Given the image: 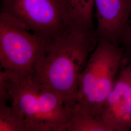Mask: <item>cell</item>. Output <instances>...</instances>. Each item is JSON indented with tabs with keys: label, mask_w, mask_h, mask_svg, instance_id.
Returning <instances> with one entry per match:
<instances>
[{
	"label": "cell",
	"mask_w": 131,
	"mask_h": 131,
	"mask_svg": "<svg viewBox=\"0 0 131 131\" xmlns=\"http://www.w3.org/2000/svg\"><path fill=\"white\" fill-rule=\"evenodd\" d=\"M97 43L95 36L69 32L47 44L34 72L70 106L80 74Z\"/></svg>",
	"instance_id": "cell-1"
},
{
	"label": "cell",
	"mask_w": 131,
	"mask_h": 131,
	"mask_svg": "<svg viewBox=\"0 0 131 131\" xmlns=\"http://www.w3.org/2000/svg\"><path fill=\"white\" fill-rule=\"evenodd\" d=\"M0 82L24 115L27 131H66L70 115L65 101L34 72L15 75L1 70Z\"/></svg>",
	"instance_id": "cell-2"
},
{
	"label": "cell",
	"mask_w": 131,
	"mask_h": 131,
	"mask_svg": "<svg viewBox=\"0 0 131 131\" xmlns=\"http://www.w3.org/2000/svg\"><path fill=\"white\" fill-rule=\"evenodd\" d=\"M123 56L121 46L98 41L80 76L71 109L101 117L103 105L122 67Z\"/></svg>",
	"instance_id": "cell-3"
},
{
	"label": "cell",
	"mask_w": 131,
	"mask_h": 131,
	"mask_svg": "<svg viewBox=\"0 0 131 131\" xmlns=\"http://www.w3.org/2000/svg\"><path fill=\"white\" fill-rule=\"evenodd\" d=\"M48 43L17 19L1 12V70L15 75L33 72Z\"/></svg>",
	"instance_id": "cell-4"
},
{
	"label": "cell",
	"mask_w": 131,
	"mask_h": 131,
	"mask_svg": "<svg viewBox=\"0 0 131 131\" xmlns=\"http://www.w3.org/2000/svg\"><path fill=\"white\" fill-rule=\"evenodd\" d=\"M1 12L10 15L47 43L70 32L57 0H2Z\"/></svg>",
	"instance_id": "cell-5"
},
{
	"label": "cell",
	"mask_w": 131,
	"mask_h": 131,
	"mask_svg": "<svg viewBox=\"0 0 131 131\" xmlns=\"http://www.w3.org/2000/svg\"><path fill=\"white\" fill-rule=\"evenodd\" d=\"M101 117L112 131L131 130V60L121 67Z\"/></svg>",
	"instance_id": "cell-6"
},
{
	"label": "cell",
	"mask_w": 131,
	"mask_h": 131,
	"mask_svg": "<svg viewBox=\"0 0 131 131\" xmlns=\"http://www.w3.org/2000/svg\"><path fill=\"white\" fill-rule=\"evenodd\" d=\"M97 41L121 46L122 36L131 18V0H94Z\"/></svg>",
	"instance_id": "cell-7"
},
{
	"label": "cell",
	"mask_w": 131,
	"mask_h": 131,
	"mask_svg": "<svg viewBox=\"0 0 131 131\" xmlns=\"http://www.w3.org/2000/svg\"><path fill=\"white\" fill-rule=\"evenodd\" d=\"M62 17L71 32L95 36L94 0H57Z\"/></svg>",
	"instance_id": "cell-8"
},
{
	"label": "cell",
	"mask_w": 131,
	"mask_h": 131,
	"mask_svg": "<svg viewBox=\"0 0 131 131\" xmlns=\"http://www.w3.org/2000/svg\"><path fill=\"white\" fill-rule=\"evenodd\" d=\"M9 100L0 98V131H27L24 115Z\"/></svg>",
	"instance_id": "cell-9"
},
{
	"label": "cell",
	"mask_w": 131,
	"mask_h": 131,
	"mask_svg": "<svg viewBox=\"0 0 131 131\" xmlns=\"http://www.w3.org/2000/svg\"><path fill=\"white\" fill-rule=\"evenodd\" d=\"M70 121L66 131H112L101 117L69 108Z\"/></svg>",
	"instance_id": "cell-10"
},
{
	"label": "cell",
	"mask_w": 131,
	"mask_h": 131,
	"mask_svg": "<svg viewBox=\"0 0 131 131\" xmlns=\"http://www.w3.org/2000/svg\"><path fill=\"white\" fill-rule=\"evenodd\" d=\"M120 45L124 52L122 66L125 65L131 60V18L122 36Z\"/></svg>",
	"instance_id": "cell-11"
}]
</instances>
